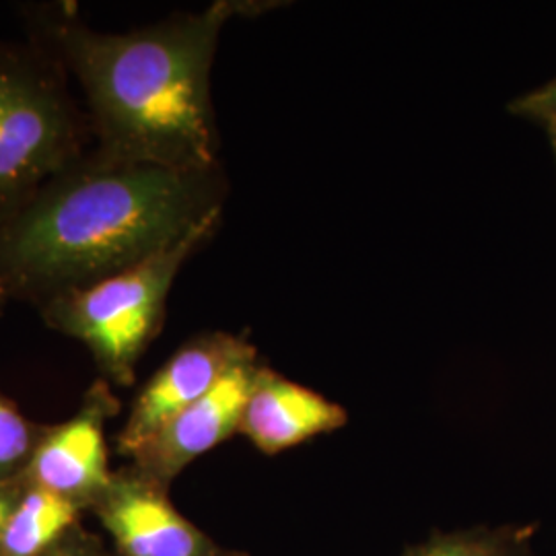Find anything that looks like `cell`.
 I'll use <instances>...</instances> for the list:
<instances>
[{
    "instance_id": "obj_1",
    "label": "cell",
    "mask_w": 556,
    "mask_h": 556,
    "mask_svg": "<svg viewBox=\"0 0 556 556\" xmlns=\"http://www.w3.org/2000/svg\"><path fill=\"white\" fill-rule=\"evenodd\" d=\"M217 172H178L91 147L0 223V299L41 309L186 238L223 213Z\"/></svg>"
},
{
    "instance_id": "obj_2",
    "label": "cell",
    "mask_w": 556,
    "mask_h": 556,
    "mask_svg": "<svg viewBox=\"0 0 556 556\" xmlns=\"http://www.w3.org/2000/svg\"><path fill=\"white\" fill-rule=\"evenodd\" d=\"M252 4L219 0L126 34H105L75 11L41 9L31 38L77 80L101 153L178 172H217L219 130L211 71L223 25Z\"/></svg>"
},
{
    "instance_id": "obj_3",
    "label": "cell",
    "mask_w": 556,
    "mask_h": 556,
    "mask_svg": "<svg viewBox=\"0 0 556 556\" xmlns=\"http://www.w3.org/2000/svg\"><path fill=\"white\" fill-rule=\"evenodd\" d=\"M93 147L71 75L41 41L0 40V223Z\"/></svg>"
},
{
    "instance_id": "obj_4",
    "label": "cell",
    "mask_w": 556,
    "mask_h": 556,
    "mask_svg": "<svg viewBox=\"0 0 556 556\" xmlns=\"http://www.w3.org/2000/svg\"><path fill=\"white\" fill-rule=\"evenodd\" d=\"M220 215L114 277L60 295L40 309L46 326L83 342L110 386L130 388L142 353L157 338L181 266L219 227Z\"/></svg>"
},
{
    "instance_id": "obj_5",
    "label": "cell",
    "mask_w": 556,
    "mask_h": 556,
    "mask_svg": "<svg viewBox=\"0 0 556 556\" xmlns=\"http://www.w3.org/2000/svg\"><path fill=\"white\" fill-rule=\"evenodd\" d=\"M116 544L118 556H250L217 544L169 501V489L135 464L112 475L89 509Z\"/></svg>"
},
{
    "instance_id": "obj_6",
    "label": "cell",
    "mask_w": 556,
    "mask_h": 556,
    "mask_svg": "<svg viewBox=\"0 0 556 556\" xmlns=\"http://www.w3.org/2000/svg\"><path fill=\"white\" fill-rule=\"evenodd\" d=\"M252 361H258L254 344L231 332H206L188 340L135 397L116 438L119 456H135L184 408L206 396L229 371Z\"/></svg>"
},
{
    "instance_id": "obj_7",
    "label": "cell",
    "mask_w": 556,
    "mask_h": 556,
    "mask_svg": "<svg viewBox=\"0 0 556 556\" xmlns=\"http://www.w3.org/2000/svg\"><path fill=\"white\" fill-rule=\"evenodd\" d=\"M118 413L112 386L103 378L93 381L73 417L48 425L23 478L89 511L114 475L108 466L105 422Z\"/></svg>"
},
{
    "instance_id": "obj_8",
    "label": "cell",
    "mask_w": 556,
    "mask_h": 556,
    "mask_svg": "<svg viewBox=\"0 0 556 556\" xmlns=\"http://www.w3.org/2000/svg\"><path fill=\"white\" fill-rule=\"evenodd\" d=\"M258 365L252 361L229 371L206 396L184 408L149 439L130 457V464L169 489L194 459L239 433Z\"/></svg>"
},
{
    "instance_id": "obj_9",
    "label": "cell",
    "mask_w": 556,
    "mask_h": 556,
    "mask_svg": "<svg viewBox=\"0 0 556 556\" xmlns=\"http://www.w3.org/2000/svg\"><path fill=\"white\" fill-rule=\"evenodd\" d=\"M346 422L349 415L337 402L258 365L239 433L262 454L277 456Z\"/></svg>"
},
{
    "instance_id": "obj_10",
    "label": "cell",
    "mask_w": 556,
    "mask_h": 556,
    "mask_svg": "<svg viewBox=\"0 0 556 556\" xmlns=\"http://www.w3.org/2000/svg\"><path fill=\"white\" fill-rule=\"evenodd\" d=\"M85 509L25 480L17 507L0 536V556H40L79 526Z\"/></svg>"
},
{
    "instance_id": "obj_11",
    "label": "cell",
    "mask_w": 556,
    "mask_h": 556,
    "mask_svg": "<svg viewBox=\"0 0 556 556\" xmlns=\"http://www.w3.org/2000/svg\"><path fill=\"white\" fill-rule=\"evenodd\" d=\"M534 523L475 526L457 532H438L402 556H534Z\"/></svg>"
},
{
    "instance_id": "obj_12",
    "label": "cell",
    "mask_w": 556,
    "mask_h": 556,
    "mask_svg": "<svg viewBox=\"0 0 556 556\" xmlns=\"http://www.w3.org/2000/svg\"><path fill=\"white\" fill-rule=\"evenodd\" d=\"M48 425L21 415L17 404L0 392V478H21L36 454Z\"/></svg>"
},
{
    "instance_id": "obj_13",
    "label": "cell",
    "mask_w": 556,
    "mask_h": 556,
    "mask_svg": "<svg viewBox=\"0 0 556 556\" xmlns=\"http://www.w3.org/2000/svg\"><path fill=\"white\" fill-rule=\"evenodd\" d=\"M509 112L536 122L546 130V135L556 132V79L517 98L509 105Z\"/></svg>"
},
{
    "instance_id": "obj_14",
    "label": "cell",
    "mask_w": 556,
    "mask_h": 556,
    "mask_svg": "<svg viewBox=\"0 0 556 556\" xmlns=\"http://www.w3.org/2000/svg\"><path fill=\"white\" fill-rule=\"evenodd\" d=\"M40 556H116V553H110L98 534L79 523Z\"/></svg>"
},
{
    "instance_id": "obj_15",
    "label": "cell",
    "mask_w": 556,
    "mask_h": 556,
    "mask_svg": "<svg viewBox=\"0 0 556 556\" xmlns=\"http://www.w3.org/2000/svg\"><path fill=\"white\" fill-rule=\"evenodd\" d=\"M25 489V478H0V536Z\"/></svg>"
},
{
    "instance_id": "obj_16",
    "label": "cell",
    "mask_w": 556,
    "mask_h": 556,
    "mask_svg": "<svg viewBox=\"0 0 556 556\" xmlns=\"http://www.w3.org/2000/svg\"><path fill=\"white\" fill-rule=\"evenodd\" d=\"M548 140H551V147H553V153H555L556 160V132H548Z\"/></svg>"
},
{
    "instance_id": "obj_17",
    "label": "cell",
    "mask_w": 556,
    "mask_h": 556,
    "mask_svg": "<svg viewBox=\"0 0 556 556\" xmlns=\"http://www.w3.org/2000/svg\"><path fill=\"white\" fill-rule=\"evenodd\" d=\"M2 305H7V303H4V301H2V299H0V307H2Z\"/></svg>"
},
{
    "instance_id": "obj_18",
    "label": "cell",
    "mask_w": 556,
    "mask_h": 556,
    "mask_svg": "<svg viewBox=\"0 0 556 556\" xmlns=\"http://www.w3.org/2000/svg\"><path fill=\"white\" fill-rule=\"evenodd\" d=\"M116 556H118V555H116Z\"/></svg>"
}]
</instances>
